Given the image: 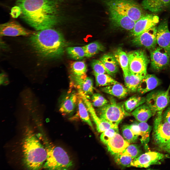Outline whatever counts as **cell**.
<instances>
[{
    "label": "cell",
    "instance_id": "7a4b0ae2",
    "mask_svg": "<svg viewBox=\"0 0 170 170\" xmlns=\"http://www.w3.org/2000/svg\"><path fill=\"white\" fill-rule=\"evenodd\" d=\"M28 38V45L31 52L43 63L62 55L67 44L62 33L52 28L35 31Z\"/></svg>",
    "mask_w": 170,
    "mask_h": 170
},
{
    "label": "cell",
    "instance_id": "836d02e7",
    "mask_svg": "<svg viewBox=\"0 0 170 170\" xmlns=\"http://www.w3.org/2000/svg\"><path fill=\"white\" fill-rule=\"evenodd\" d=\"M66 50L69 56L74 59L80 60L85 57V52L82 47H68L66 48Z\"/></svg>",
    "mask_w": 170,
    "mask_h": 170
},
{
    "label": "cell",
    "instance_id": "8992f818",
    "mask_svg": "<svg viewBox=\"0 0 170 170\" xmlns=\"http://www.w3.org/2000/svg\"><path fill=\"white\" fill-rule=\"evenodd\" d=\"M123 103L109 102L97 110V115L102 120L118 125L125 117L130 115L125 110Z\"/></svg>",
    "mask_w": 170,
    "mask_h": 170
},
{
    "label": "cell",
    "instance_id": "f1b7e54d",
    "mask_svg": "<svg viewBox=\"0 0 170 170\" xmlns=\"http://www.w3.org/2000/svg\"><path fill=\"white\" fill-rule=\"evenodd\" d=\"M85 54V57H92L105 49L104 46L100 42L95 41L82 47Z\"/></svg>",
    "mask_w": 170,
    "mask_h": 170
},
{
    "label": "cell",
    "instance_id": "3957f363",
    "mask_svg": "<svg viewBox=\"0 0 170 170\" xmlns=\"http://www.w3.org/2000/svg\"><path fill=\"white\" fill-rule=\"evenodd\" d=\"M23 160L28 169H40L47 157L46 150L30 128L25 132L22 144Z\"/></svg>",
    "mask_w": 170,
    "mask_h": 170
},
{
    "label": "cell",
    "instance_id": "ab89813d",
    "mask_svg": "<svg viewBox=\"0 0 170 170\" xmlns=\"http://www.w3.org/2000/svg\"><path fill=\"white\" fill-rule=\"evenodd\" d=\"M133 159L138 157L141 155V151L139 147L136 144H129L123 151Z\"/></svg>",
    "mask_w": 170,
    "mask_h": 170
},
{
    "label": "cell",
    "instance_id": "e0dca14e",
    "mask_svg": "<svg viewBox=\"0 0 170 170\" xmlns=\"http://www.w3.org/2000/svg\"><path fill=\"white\" fill-rule=\"evenodd\" d=\"M156 41L159 46L167 52L170 58V32L166 18L163 20L157 27Z\"/></svg>",
    "mask_w": 170,
    "mask_h": 170
},
{
    "label": "cell",
    "instance_id": "8fae6325",
    "mask_svg": "<svg viewBox=\"0 0 170 170\" xmlns=\"http://www.w3.org/2000/svg\"><path fill=\"white\" fill-rule=\"evenodd\" d=\"M167 157L166 155L157 152L149 151L134 159L130 166L146 168L152 165L160 164L161 162Z\"/></svg>",
    "mask_w": 170,
    "mask_h": 170
},
{
    "label": "cell",
    "instance_id": "52a82bcc",
    "mask_svg": "<svg viewBox=\"0 0 170 170\" xmlns=\"http://www.w3.org/2000/svg\"><path fill=\"white\" fill-rule=\"evenodd\" d=\"M170 85L166 90H156L149 93L145 97V103L156 115L163 112L170 103Z\"/></svg>",
    "mask_w": 170,
    "mask_h": 170
},
{
    "label": "cell",
    "instance_id": "1f68e13d",
    "mask_svg": "<svg viewBox=\"0 0 170 170\" xmlns=\"http://www.w3.org/2000/svg\"><path fill=\"white\" fill-rule=\"evenodd\" d=\"M147 74H133L130 72L128 84L127 87L130 92L137 91L140 83Z\"/></svg>",
    "mask_w": 170,
    "mask_h": 170
},
{
    "label": "cell",
    "instance_id": "30bf717a",
    "mask_svg": "<svg viewBox=\"0 0 170 170\" xmlns=\"http://www.w3.org/2000/svg\"><path fill=\"white\" fill-rule=\"evenodd\" d=\"M157 27L155 26L135 37L132 42L134 45L144 47L150 51L156 48Z\"/></svg>",
    "mask_w": 170,
    "mask_h": 170
},
{
    "label": "cell",
    "instance_id": "b9f144b4",
    "mask_svg": "<svg viewBox=\"0 0 170 170\" xmlns=\"http://www.w3.org/2000/svg\"><path fill=\"white\" fill-rule=\"evenodd\" d=\"M162 118L164 121L170 123V106L162 113Z\"/></svg>",
    "mask_w": 170,
    "mask_h": 170
},
{
    "label": "cell",
    "instance_id": "e575fe53",
    "mask_svg": "<svg viewBox=\"0 0 170 170\" xmlns=\"http://www.w3.org/2000/svg\"><path fill=\"white\" fill-rule=\"evenodd\" d=\"M114 156L115 163L118 165L124 166H130L134 159L130 156L123 151Z\"/></svg>",
    "mask_w": 170,
    "mask_h": 170
},
{
    "label": "cell",
    "instance_id": "4dcf8cb0",
    "mask_svg": "<svg viewBox=\"0 0 170 170\" xmlns=\"http://www.w3.org/2000/svg\"><path fill=\"white\" fill-rule=\"evenodd\" d=\"M94 74L95 77L96 85L98 86L105 87L119 83L108 74Z\"/></svg>",
    "mask_w": 170,
    "mask_h": 170
},
{
    "label": "cell",
    "instance_id": "7402d4cb",
    "mask_svg": "<svg viewBox=\"0 0 170 170\" xmlns=\"http://www.w3.org/2000/svg\"><path fill=\"white\" fill-rule=\"evenodd\" d=\"M69 92L68 94L64 99L59 108L60 111L63 114H69L74 110L77 103L78 93Z\"/></svg>",
    "mask_w": 170,
    "mask_h": 170
},
{
    "label": "cell",
    "instance_id": "44dd1931",
    "mask_svg": "<svg viewBox=\"0 0 170 170\" xmlns=\"http://www.w3.org/2000/svg\"><path fill=\"white\" fill-rule=\"evenodd\" d=\"M141 6L144 10L159 12L170 7V0H143Z\"/></svg>",
    "mask_w": 170,
    "mask_h": 170
},
{
    "label": "cell",
    "instance_id": "4316f807",
    "mask_svg": "<svg viewBox=\"0 0 170 170\" xmlns=\"http://www.w3.org/2000/svg\"><path fill=\"white\" fill-rule=\"evenodd\" d=\"M114 55L118 63L122 68L123 74L128 72L130 70L127 54L121 48H119L115 51Z\"/></svg>",
    "mask_w": 170,
    "mask_h": 170
},
{
    "label": "cell",
    "instance_id": "d4e9b609",
    "mask_svg": "<svg viewBox=\"0 0 170 170\" xmlns=\"http://www.w3.org/2000/svg\"><path fill=\"white\" fill-rule=\"evenodd\" d=\"M100 60L102 62L112 76L118 70V64L114 55L110 53L104 55Z\"/></svg>",
    "mask_w": 170,
    "mask_h": 170
},
{
    "label": "cell",
    "instance_id": "2e32d148",
    "mask_svg": "<svg viewBox=\"0 0 170 170\" xmlns=\"http://www.w3.org/2000/svg\"><path fill=\"white\" fill-rule=\"evenodd\" d=\"M159 17L157 15L146 14L136 22L131 32L135 37L138 36L153 26H156L159 21Z\"/></svg>",
    "mask_w": 170,
    "mask_h": 170
},
{
    "label": "cell",
    "instance_id": "4fadbf2b",
    "mask_svg": "<svg viewBox=\"0 0 170 170\" xmlns=\"http://www.w3.org/2000/svg\"><path fill=\"white\" fill-rule=\"evenodd\" d=\"M151 67L155 71H159L166 68L170 65V58L167 52L159 46L150 51Z\"/></svg>",
    "mask_w": 170,
    "mask_h": 170
},
{
    "label": "cell",
    "instance_id": "d6a6232c",
    "mask_svg": "<svg viewBox=\"0 0 170 170\" xmlns=\"http://www.w3.org/2000/svg\"><path fill=\"white\" fill-rule=\"evenodd\" d=\"M70 68L72 75L80 76L86 74L87 66L83 61L72 62L70 64Z\"/></svg>",
    "mask_w": 170,
    "mask_h": 170
},
{
    "label": "cell",
    "instance_id": "cb8c5ba5",
    "mask_svg": "<svg viewBox=\"0 0 170 170\" xmlns=\"http://www.w3.org/2000/svg\"><path fill=\"white\" fill-rule=\"evenodd\" d=\"M131 113L135 118L139 122H146L150 117L155 115L145 103L137 108Z\"/></svg>",
    "mask_w": 170,
    "mask_h": 170
},
{
    "label": "cell",
    "instance_id": "83f0119b",
    "mask_svg": "<svg viewBox=\"0 0 170 170\" xmlns=\"http://www.w3.org/2000/svg\"><path fill=\"white\" fill-rule=\"evenodd\" d=\"M139 127L141 138L140 140L144 145L145 149H148V144L149 140V135L151 130V127L146 122H139L137 123Z\"/></svg>",
    "mask_w": 170,
    "mask_h": 170
},
{
    "label": "cell",
    "instance_id": "ba28073f",
    "mask_svg": "<svg viewBox=\"0 0 170 170\" xmlns=\"http://www.w3.org/2000/svg\"><path fill=\"white\" fill-rule=\"evenodd\" d=\"M127 55L129 69L132 74L147 73V67L150 60L144 51L137 50L129 52Z\"/></svg>",
    "mask_w": 170,
    "mask_h": 170
},
{
    "label": "cell",
    "instance_id": "6da1fadb",
    "mask_svg": "<svg viewBox=\"0 0 170 170\" xmlns=\"http://www.w3.org/2000/svg\"><path fill=\"white\" fill-rule=\"evenodd\" d=\"M22 18L35 30L52 28L58 22L57 8L53 0H17Z\"/></svg>",
    "mask_w": 170,
    "mask_h": 170
},
{
    "label": "cell",
    "instance_id": "d6986e66",
    "mask_svg": "<svg viewBox=\"0 0 170 170\" xmlns=\"http://www.w3.org/2000/svg\"><path fill=\"white\" fill-rule=\"evenodd\" d=\"M130 144L118 133L111 138L106 145L108 151L115 156L124 151Z\"/></svg>",
    "mask_w": 170,
    "mask_h": 170
},
{
    "label": "cell",
    "instance_id": "7c38bea8",
    "mask_svg": "<svg viewBox=\"0 0 170 170\" xmlns=\"http://www.w3.org/2000/svg\"><path fill=\"white\" fill-rule=\"evenodd\" d=\"M109 20L112 27L132 32L136 22L128 17L116 11L107 8Z\"/></svg>",
    "mask_w": 170,
    "mask_h": 170
},
{
    "label": "cell",
    "instance_id": "484cf974",
    "mask_svg": "<svg viewBox=\"0 0 170 170\" xmlns=\"http://www.w3.org/2000/svg\"><path fill=\"white\" fill-rule=\"evenodd\" d=\"M145 97L133 96L129 98L123 103L124 109L130 113L138 106L145 102Z\"/></svg>",
    "mask_w": 170,
    "mask_h": 170
},
{
    "label": "cell",
    "instance_id": "d590c367",
    "mask_svg": "<svg viewBox=\"0 0 170 170\" xmlns=\"http://www.w3.org/2000/svg\"><path fill=\"white\" fill-rule=\"evenodd\" d=\"M91 66L94 74H105L111 76L110 73L100 60H93L91 63Z\"/></svg>",
    "mask_w": 170,
    "mask_h": 170
},
{
    "label": "cell",
    "instance_id": "ffe728a7",
    "mask_svg": "<svg viewBox=\"0 0 170 170\" xmlns=\"http://www.w3.org/2000/svg\"><path fill=\"white\" fill-rule=\"evenodd\" d=\"M161 83V80L155 75L147 74L140 83L137 92L141 94H144L154 89Z\"/></svg>",
    "mask_w": 170,
    "mask_h": 170
},
{
    "label": "cell",
    "instance_id": "5bb4252c",
    "mask_svg": "<svg viewBox=\"0 0 170 170\" xmlns=\"http://www.w3.org/2000/svg\"><path fill=\"white\" fill-rule=\"evenodd\" d=\"M35 31L28 30L15 21H11L0 25V36H29Z\"/></svg>",
    "mask_w": 170,
    "mask_h": 170
},
{
    "label": "cell",
    "instance_id": "277c9868",
    "mask_svg": "<svg viewBox=\"0 0 170 170\" xmlns=\"http://www.w3.org/2000/svg\"><path fill=\"white\" fill-rule=\"evenodd\" d=\"M47 157L43 167L49 170H67L71 168L73 162L66 151L59 146L47 145Z\"/></svg>",
    "mask_w": 170,
    "mask_h": 170
},
{
    "label": "cell",
    "instance_id": "ee69618b",
    "mask_svg": "<svg viewBox=\"0 0 170 170\" xmlns=\"http://www.w3.org/2000/svg\"></svg>",
    "mask_w": 170,
    "mask_h": 170
},
{
    "label": "cell",
    "instance_id": "9a60e30c",
    "mask_svg": "<svg viewBox=\"0 0 170 170\" xmlns=\"http://www.w3.org/2000/svg\"><path fill=\"white\" fill-rule=\"evenodd\" d=\"M70 79V88H75L78 92H81L87 96L93 94V81L91 78L87 76L86 74L80 76L71 75Z\"/></svg>",
    "mask_w": 170,
    "mask_h": 170
},
{
    "label": "cell",
    "instance_id": "f35d334b",
    "mask_svg": "<svg viewBox=\"0 0 170 170\" xmlns=\"http://www.w3.org/2000/svg\"><path fill=\"white\" fill-rule=\"evenodd\" d=\"M118 133V127L110 128L102 132L100 136V140L104 144L106 145L111 138Z\"/></svg>",
    "mask_w": 170,
    "mask_h": 170
},
{
    "label": "cell",
    "instance_id": "74e56055",
    "mask_svg": "<svg viewBox=\"0 0 170 170\" xmlns=\"http://www.w3.org/2000/svg\"><path fill=\"white\" fill-rule=\"evenodd\" d=\"M122 132L123 138L130 143H134L137 140L138 137L133 134L130 128V125L123 126Z\"/></svg>",
    "mask_w": 170,
    "mask_h": 170
},
{
    "label": "cell",
    "instance_id": "7bdbcfd3",
    "mask_svg": "<svg viewBox=\"0 0 170 170\" xmlns=\"http://www.w3.org/2000/svg\"><path fill=\"white\" fill-rule=\"evenodd\" d=\"M159 148L170 155V138Z\"/></svg>",
    "mask_w": 170,
    "mask_h": 170
},
{
    "label": "cell",
    "instance_id": "ac0fdd59",
    "mask_svg": "<svg viewBox=\"0 0 170 170\" xmlns=\"http://www.w3.org/2000/svg\"><path fill=\"white\" fill-rule=\"evenodd\" d=\"M88 111L90 114L94 121L95 123L97 131L99 132H102L111 128L118 127L115 124L101 119L97 114L91 103L89 98L85 96L82 98Z\"/></svg>",
    "mask_w": 170,
    "mask_h": 170
},
{
    "label": "cell",
    "instance_id": "f546056e",
    "mask_svg": "<svg viewBox=\"0 0 170 170\" xmlns=\"http://www.w3.org/2000/svg\"><path fill=\"white\" fill-rule=\"evenodd\" d=\"M78 95L77 103L80 117L83 121L87 123L93 129V125L90 119L87 108L81 97L78 94Z\"/></svg>",
    "mask_w": 170,
    "mask_h": 170
},
{
    "label": "cell",
    "instance_id": "603a6c76",
    "mask_svg": "<svg viewBox=\"0 0 170 170\" xmlns=\"http://www.w3.org/2000/svg\"><path fill=\"white\" fill-rule=\"evenodd\" d=\"M100 89L104 93L121 99L126 97L130 92L125 86H124L119 82L111 85L102 87Z\"/></svg>",
    "mask_w": 170,
    "mask_h": 170
},
{
    "label": "cell",
    "instance_id": "5b68a950",
    "mask_svg": "<svg viewBox=\"0 0 170 170\" xmlns=\"http://www.w3.org/2000/svg\"><path fill=\"white\" fill-rule=\"evenodd\" d=\"M107 8L115 10L136 22L147 13L142 7L133 0H104Z\"/></svg>",
    "mask_w": 170,
    "mask_h": 170
},
{
    "label": "cell",
    "instance_id": "9c48e42d",
    "mask_svg": "<svg viewBox=\"0 0 170 170\" xmlns=\"http://www.w3.org/2000/svg\"><path fill=\"white\" fill-rule=\"evenodd\" d=\"M162 113L156 114L153 123V140L159 148L170 138V123L163 119Z\"/></svg>",
    "mask_w": 170,
    "mask_h": 170
},
{
    "label": "cell",
    "instance_id": "60d3db41",
    "mask_svg": "<svg viewBox=\"0 0 170 170\" xmlns=\"http://www.w3.org/2000/svg\"><path fill=\"white\" fill-rule=\"evenodd\" d=\"M130 128L133 134L138 137L140 136V130L137 123H134L130 125Z\"/></svg>",
    "mask_w": 170,
    "mask_h": 170
},
{
    "label": "cell",
    "instance_id": "8d00e7d4",
    "mask_svg": "<svg viewBox=\"0 0 170 170\" xmlns=\"http://www.w3.org/2000/svg\"><path fill=\"white\" fill-rule=\"evenodd\" d=\"M91 103L93 106L98 108L109 103V101L100 94H93L91 97Z\"/></svg>",
    "mask_w": 170,
    "mask_h": 170
}]
</instances>
